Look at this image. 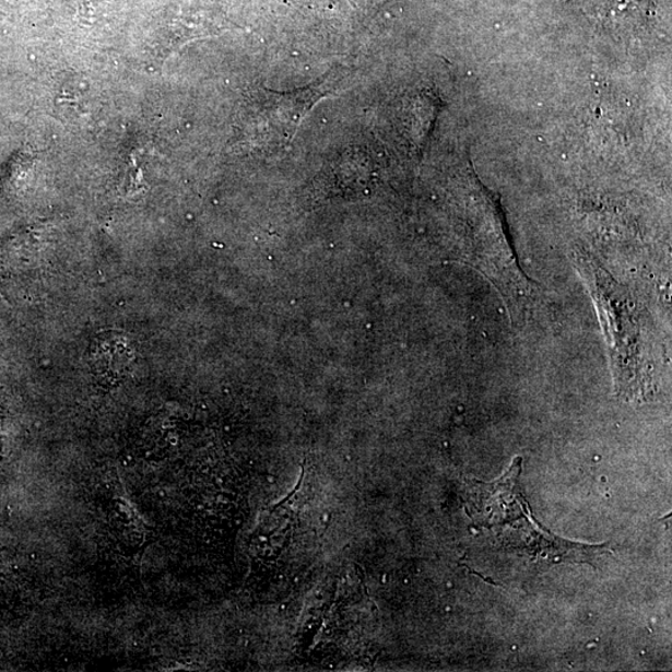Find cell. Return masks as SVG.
Masks as SVG:
<instances>
[{"mask_svg": "<svg viewBox=\"0 0 672 672\" xmlns=\"http://www.w3.org/2000/svg\"><path fill=\"white\" fill-rule=\"evenodd\" d=\"M573 258L602 322L616 396L626 402L648 401L656 381L639 304L593 257L577 252Z\"/></svg>", "mask_w": 672, "mask_h": 672, "instance_id": "6da1fadb", "label": "cell"}, {"mask_svg": "<svg viewBox=\"0 0 672 672\" xmlns=\"http://www.w3.org/2000/svg\"><path fill=\"white\" fill-rule=\"evenodd\" d=\"M138 352L133 340L120 330H104L93 339L89 364L98 382H122L137 365Z\"/></svg>", "mask_w": 672, "mask_h": 672, "instance_id": "7a4b0ae2", "label": "cell"}]
</instances>
